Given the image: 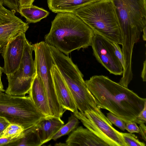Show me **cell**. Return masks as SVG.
<instances>
[{"instance_id": "7", "label": "cell", "mask_w": 146, "mask_h": 146, "mask_svg": "<svg viewBox=\"0 0 146 146\" xmlns=\"http://www.w3.org/2000/svg\"><path fill=\"white\" fill-rule=\"evenodd\" d=\"M35 53L36 74L42 80L46 91L50 112H60L62 108L58 101L51 74L55 64L47 44L41 41L33 44Z\"/></svg>"}, {"instance_id": "15", "label": "cell", "mask_w": 146, "mask_h": 146, "mask_svg": "<svg viewBox=\"0 0 146 146\" xmlns=\"http://www.w3.org/2000/svg\"><path fill=\"white\" fill-rule=\"evenodd\" d=\"M29 93L36 108L44 115H51L43 83L37 74H36Z\"/></svg>"}, {"instance_id": "8", "label": "cell", "mask_w": 146, "mask_h": 146, "mask_svg": "<svg viewBox=\"0 0 146 146\" xmlns=\"http://www.w3.org/2000/svg\"><path fill=\"white\" fill-rule=\"evenodd\" d=\"M73 113L86 128L108 146H127L121 132L113 127L100 109L89 111L83 114L76 109Z\"/></svg>"}, {"instance_id": "19", "label": "cell", "mask_w": 146, "mask_h": 146, "mask_svg": "<svg viewBox=\"0 0 146 146\" xmlns=\"http://www.w3.org/2000/svg\"><path fill=\"white\" fill-rule=\"evenodd\" d=\"M18 12L29 23L39 22L46 17L49 13L44 9L33 4L30 6L20 8Z\"/></svg>"}, {"instance_id": "28", "label": "cell", "mask_w": 146, "mask_h": 146, "mask_svg": "<svg viewBox=\"0 0 146 146\" xmlns=\"http://www.w3.org/2000/svg\"><path fill=\"white\" fill-rule=\"evenodd\" d=\"M146 103L145 104L143 110L140 112L137 116L135 122L140 124L142 123H145L146 122Z\"/></svg>"}, {"instance_id": "36", "label": "cell", "mask_w": 146, "mask_h": 146, "mask_svg": "<svg viewBox=\"0 0 146 146\" xmlns=\"http://www.w3.org/2000/svg\"><path fill=\"white\" fill-rule=\"evenodd\" d=\"M4 4V2L3 0H0V5H3Z\"/></svg>"}, {"instance_id": "21", "label": "cell", "mask_w": 146, "mask_h": 146, "mask_svg": "<svg viewBox=\"0 0 146 146\" xmlns=\"http://www.w3.org/2000/svg\"><path fill=\"white\" fill-rule=\"evenodd\" d=\"M125 142L127 146H145V143L139 141L135 134L121 132Z\"/></svg>"}, {"instance_id": "17", "label": "cell", "mask_w": 146, "mask_h": 146, "mask_svg": "<svg viewBox=\"0 0 146 146\" xmlns=\"http://www.w3.org/2000/svg\"><path fill=\"white\" fill-rule=\"evenodd\" d=\"M49 9L54 13H73L78 9L99 0H47Z\"/></svg>"}, {"instance_id": "13", "label": "cell", "mask_w": 146, "mask_h": 146, "mask_svg": "<svg viewBox=\"0 0 146 146\" xmlns=\"http://www.w3.org/2000/svg\"><path fill=\"white\" fill-rule=\"evenodd\" d=\"M66 143L67 146H108L91 131L82 126L72 131Z\"/></svg>"}, {"instance_id": "24", "label": "cell", "mask_w": 146, "mask_h": 146, "mask_svg": "<svg viewBox=\"0 0 146 146\" xmlns=\"http://www.w3.org/2000/svg\"><path fill=\"white\" fill-rule=\"evenodd\" d=\"M23 131L19 133L10 136H0V146H6L8 144L19 139L23 135Z\"/></svg>"}, {"instance_id": "22", "label": "cell", "mask_w": 146, "mask_h": 146, "mask_svg": "<svg viewBox=\"0 0 146 146\" xmlns=\"http://www.w3.org/2000/svg\"><path fill=\"white\" fill-rule=\"evenodd\" d=\"M23 127L19 125L10 124L3 131L2 137H6L12 136L19 133L23 131Z\"/></svg>"}, {"instance_id": "26", "label": "cell", "mask_w": 146, "mask_h": 146, "mask_svg": "<svg viewBox=\"0 0 146 146\" xmlns=\"http://www.w3.org/2000/svg\"><path fill=\"white\" fill-rule=\"evenodd\" d=\"M4 4L15 12H18L20 8L19 0H3Z\"/></svg>"}, {"instance_id": "1", "label": "cell", "mask_w": 146, "mask_h": 146, "mask_svg": "<svg viewBox=\"0 0 146 146\" xmlns=\"http://www.w3.org/2000/svg\"><path fill=\"white\" fill-rule=\"evenodd\" d=\"M86 83L100 109L108 111L125 123L134 121L146 103V99L103 75H94Z\"/></svg>"}, {"instance_id": "3", "label": "cell", "mask_w": 146, "mask_h": 146, "mask_svg": "<svg viewBox=\"0 0 146 146\" xmlns=\"http://www.w3.org/2000/svg\"><path fill=\"white\" fill-rule=\"evenodd\" d=\"M73 13L95 34L121 45L120 21L112 0L98 1L78 9Z\"/></svg>"}, {"instance_id": "20", "label": "cell", "mask_w": 146, "mask_h": 146, "mask_svg": "<svg viewBox=\"0 0 146 146\" xmlns=\"http://www.w3.org/2000/svg\"><path fill=\"white\" fill-rule=\"evenodd\" d=\"M79 123V119L73 113L72 114L68 122L61 127L53 137L52 139L56 140L62 136L69 134L78 127Z\"/></svg>"}, {"instance_id": "18", "label": "cell", "mask_w": 146, "mask_h": 146, "mask_svg": "<svg viewBox=\"0 0 146 146\" xmlns=\"http://www.w3.org/2000/svg\"><path fill=\"white\" fill-rule=\"evenodd\" d=\"M42 145L35 125L24 130L22 136L7 144L8 146H40Z\"/></svg>"}, {"instance_id": "6", "label": "cell", "mask_w": 146, "mask_h": 146, "mask_svg": "<svg viewBox=\"0 0 146 146\" xmlns=\"http://www.w3.org/2000/svg\"><path fill=\"white\" fill-rule=\"evenodd\" d=\"M44 116L29 96L10 95L0 91V116L11 124L19 125L25 130Z\"/></svg>"}, {"instance_id": "16", "label": "cell", "mask_w": 146, "mask_h": 146, "mask_svg": "<svg viewBox=\"0 0 146 146\" xmlns=\"http://www.w3.org/2000/svg\"><path fill=\"white\" fill-rule=\"evenodd\" d=\"M29 27L27 23L18 17L10 22L0 23V53L11 39L21 33H25Z\"/></svg>"}, {"instance_id": "5", "label": "cell", "mask_w": 146, "mask_h": 146, "mask_svg": "<svg viewBox=\"0 0 146 146\" xmlns=\"http://www.w3.org/2000/svg\"><path fill=\"white\" fill-rule=\"evenodd\" d=\"M120 23L122 50L131 52L146 27V0H112Z\"/></svg>"}, {"instance_id": "12", "label": "cell", "mask_w": 146, "mask_h": 146, "mask_svg": "<svg viewBox=\"0 0 146 146\" xmlns=\"http://www.w3.org/2000/svg\"><path fill=\"white\" fill-rule=\"evenodd\" d=\"M51 71L56 92L60 105L65 110L74 112L77 108L67 86L55 64L52 67Z\"/></svg>"}, {"instance_id": "4", "label": "cell", "mask_w": 146, "mask_h": 146, "mask_svg": "<svg viewBox=\"0 0 146 146\" xmlns=\"http://www.w3.org/2000/svg\"><path fill=\"white\" fill-rule=\"evenodd\" d=\"M51 55L79 111L84 114L89 111L100 109L88 88L83 74L71 58L57 50L53 52Z\"/></svg>"}, {"instance_id": "25", "label": "cell", "mask_w": 146, "mask_h": 146, "mask_svg": "<svg viewBox=\"0 0 146 146\" xmlns=\"http://www.w3.org/2000/svg\"><path fill=\"white\" fill-rule=\"evenodd\" d=\"M111 42L113 46L115 54L123 67L124 58L122 49L120 48L119 44L111 41Z\"/></svg>"}, {"instance_id": "9", "label": "cell", "mask_w": 146, "mask_h": 146, "mask_svg": "<svg viewBox=\"0 0 146 146\" xmlns=\"http://www.w3.org/2000/svg\"><path fill=\"white\" fill-rule=\"evenodd\" d=\"M33 44L27 40L23 56L18 68L13 73L7 75L8 87L5 93L12 96H25L29 93L36 74L32 57Z\"/></svg>"}, {"instance_id": "14", "label": "cell", "mask_w": 146, "mask_h": 146, "mask_svg": "<svg viewBox=\"0 0 146 146\" xmlns=\"http://www.w3.org/2000/svg\"><path fill=\"white\" fill-rule=\"evenodd\" d=\"M64 124L60 117L48 115L41 117L35 125L42 145L52 139Z\"/></svg>"}, {"instance_id": "23", "label": "cell", "mask_w": 146, "mask_h": 146, "mask_svg": "<svg viewBox=\"0 0 146 146\" xmlns=\"http://www.w3.org/2000/svg\"><path fill=\"white\" fill-rule=\"evenodd\" d=\"M107 117L112 124L122 131H124L125 129L126 123L114 114L109 112L107 114Z\"/></svg>"}, {"instance_id": "27", "label": "cell", "mask_w": 146, "mask_h": 146, "mask_svg": "<svg viewBox=\"0 0 146 146\" xmlns=\"http://www.w3.org/2000/svg\"><path fill=\"white\" fill-rule=\"evenodd\" d=\"M125 129L131 133H139V129L136 123L134 121H131L126 123Z\"/></svg>"}, {"instance_id": "2", "label": "cell", "mask_w": 146, "mask_h": 146, "mask_svg": "<svg viewBox=\"0 0 146 146\" xmlns=\"http://www.w3.org/2000/svg\"><path fill=\"white\" fill-rule=\"evenodd\" d=\"M51 23L45 42L64 54L91 46L94 31L74 13H58Z\"/></svg>"}, {"instance_id": "30", "label": "cell", "mask_w": 146, "mask_h": 146, "mask_svg": "<svg viewBox=\"0 0 146 146\" xmlns=\"http://www.w3.org/2000/svg\"><path fill=\"white\" fill-rule=\"evenodd\" d=\"M139 132L142 138L145 141H146V127L144 123L139 124Z\"/></svg>"}, {"instance_id": "10", "label": "cell", "mask_w": 146, "mask_h": 146, "mask_svg": "<svg viewBox=\"0 0 146 146\" xmlns=\"http://www.w3.org/2000/svg\"><path fill=\"white\" fill-rule=\"evenodd\" d=\"M91 46L93 54L97 60L110 74L122 75L123 67L115 54L111 41L95 34Z\"/></svg>"}, {"instance_id": "31", "label": "cell", "mask_w": 146, "mask_h": 146, "mask_svg": "<svg viewBox=\"0 0 146 146\" xmlns=\"http://www.w3.org/2000/svg\"><path fill=\"white\" fill-rule=\"evenodd\" d=\"M34 0H19L20 8L29 6L33 4Z\"/></svg>"}, {"instance_id": "34", "label": "cell", "mask_w": 146, "mask_h": 146, "mask_svg": "<svg viewBox=\"0 0 146 146\" xmlns=\"http://www.w3.org/2000/svg\"><path fill=\"white\" fill-rule=\"evenodd\" d=\"M146 27H145L142 31V37L143 40L145 41L146 40Z\"/></svg>"}, {"instance_id": "32", "label": "cell", "mask_w": 146, "mask_h": 146, "mask_svg": "<svg viewBox=\"0 0 146 146\" xmlns=\"http://www.w3.org/2000/svg\"><path fill=\"white\" fill-rule=\"evenodd\" d=\"M146 59L143 63V67L141 72V76L143 81H146Z\"/></svg>"}, {"instance_id": "11", "label": "cell", "mask_w": 146, "mask_h": 146, "mask_svg": "<svg viewBox=\"0 0 146 146\" xmlns=\"http://www.w3.org/2000/svg\"><path fill=\"white\" fill-rule=\"evenodd\" d=\"M27 39L25 33H21L11 39L1 52L4 61L3 72L6 75L13 73L19 68Z\"/></svg>"}, {"instance_id": "35", "label": "cell", "mask_w": 146, "mask_h": 146, "mask_svg": "<svg viewBox=\"0 0 146 146\" xmlns=\"http://www.w3.org/2000/svg\"><path fill=\"white\" fill-rule=\"evenodd\" d=\"M56 146H67L66 143H56L55 145Z\"/></svg>"}, {"instance_id": "29", "label": "cell", "mask_w": 146, "mask_h": 146, "mask_svg": "<svg viewBox=\"0 0 146 146\" xmlns=\"http://www.w3.org/2000/svg\"><path fill=\"white\" fill-rule=\"evenodd\" d=\"M10 124L5 118L0 116V136H2L3 131Z\"/></svg>"}, {"instance_id": "33", "label": "cell", "mask_w": 146, "mask_h": 146, "mask_svg": "<svg viewBox=\"0 0 146 146\" xmlns=\"http://www.w3.org/2000/svg\"><path fill=\"white\" fill-rule=\"evenodd\" d=\"M3 72V68L0 66V91L4 92L5 91L1 80V77Z\"/></svg>"}]
</instances>
